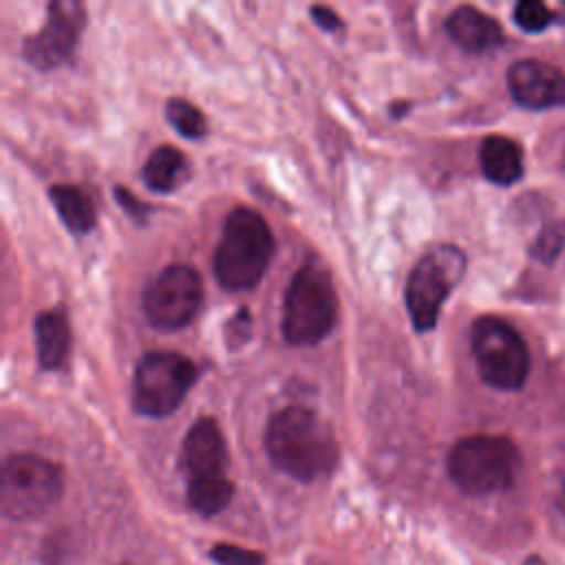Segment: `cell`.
<instances>
[{
  "instance_id": "11",
  "label": "cell",
  "mask_w": 565,
  "mask_h": 565,
  "mask_svg": "<svg viewBox=\"0 0 565 565\" xmlns=\"http://www.w3.org/2000/svg\"><path fill=\"white\" fill-rule=\"evenodd\" d=\"M508 88L525 108L565 106V73L541 60H521L508 68Z\"/></svg>"
},
{
  "instance_id": "2",
  "label": "cell",
  "mask_w": 565,
  "mask_h": 565,
  "mask_svg": "<svg viewBox=\"0 0 565 565\" xmlns=\"http://www.w3.org/2000/svg\"><path fill=\"white\" fill-rule=\"evenodd\" d=\"M271 256L274 236L265 218L249 207L230 212L212 258L221 287L230 291L256 287L265 276Z\"/></svg>"
},
{
  "instance_id": "14",
  "label": "cell",
  "mask_w": 565,
  "mask_h": 565,
  "mask_svg": "<svg viewBox=\"0 0 565 565\" xmlns=\"http://www.w3.org/2000/svg\"><path fill=\"white\" fill-rule=\"evenodd\" d=\"M35 347H38V362L44 371H55L64 364L71 347V329L64 311L49 309L42 311L35 322Z\"/></svg>"
},
{
  "instance_id": "3",
  "label": "cell",
  "mask_w": 565,
  "mask_h": 565,
  "mask_svg": "<svg viewBox=\"0 0 565 565\" xmlns=\"http://www.w3.org/2000/svg\"><path fill=\"white\" fill-rule=\"evenodd\" d=\"M338 316V298L329 271L316 263H305L291 278L282 307V335L289 344L311 347L324 340Z\"/></svg>"
},
{
  "instance_id": "10",
  "label": "cell",
  "mask_w": 565,
  "mask_h": 565,
  "mask_svg": "<svg viewBox=\"0 0 565 565\" xmlns=\"http://www.w3.org/2000/svg\"><path fill=\"white\" fill-rule=\"evenodd\" d=\"M84 24L86 13L79 2H51L44 26L24 40V57L40 71L60 66L73 53Z\"/></svg>"
},
{
  "instance_id": "5",
  "label": "cell",
  "mask_w": 565,
  "mask_h": 565,
  "mask_svg": "<svg viewBox=\"0 0 565 565\" xmlns=\"http://www.w3.org/2000/svg\"><path fill=\"white\" fill-rule=\"evenodd\" d=\"M470 344L483 382L499 391H516L525 384L530 353L512 324L494 316H483L472 324Z\"/></svg>"
},
{
  "instance_id": "17",
  "label": "cell",
  "mask_w": 565,
  "mask_h": 565,
  "mask_svg": "<svg viewBox=\"0 0 565 565\" xmlns=\"http://www.w3.org/2000/svg\"><path fill=\"white\" fill-rule=\"evenodd\" d=\"M188 174V163L181 150L174 146H159L148 157L141 177L154 192H172Z\"/></svg>"
},
{
  "instance_id": "25",
  "label": "cell",
  "mask_w": 565,
  "mask_h": 565,
  "mask_svg": "<svg viewBox=\"0 0 565 565\" xmlns=\"http://www.w3.org/2000/svg\"><path fill=\"white\" fill-rule=\"evenodd\" d=\"M563 512H565V501H563Z\"/></svg>"
},
{
  "instance_id": "8",
  "label": "cell",
  "mask_w": 565,
  "mask_h": 565,
  "mask_svg": "<svg viewBox=\"0 0 565 565\" xmlns=\"http://www.w3.org/2000/svg\"><path fill=\"white\" fill-rule=\"evenodd\" d=\"M196 380V366L181 353L150 351L135 371V408L148 417L170 415Z\"/></svg>"
},
{
  "instance_id": "16",
  "label": "cell",
  "mask_w": 565,
  "mask_h": 565,
  "mask_svg": "<svg viewBox=\"0 0 565 565\" xmlns=\"http://www.w3.org/2000/svg\"><path fill=\"white\" fill-rule=\"evenodd\" d=\"M49 196L68 232L86 234L95 227V207L77 185L57 183L49 190Z\"/></svg>"
},
{
  "instance_id": "21",
  "label": "cell",
  "mask_w": 565,
  "mask_h": 565,
  "mask_svg": "<svg viewBox=\"0 0 565 565\" xmlns=\"http://www.w3.org/2000/svg\"><path fill=\"white\" fill-rule=\"evenodd\" d=\"M563 243H565V225H556V223L547 225L539 234V238H536V243L532 247V254L539 260H543V263H552L558 256Z\"/></svg>"
},
{
  "instance_id": "18",
  "label": "cell",
  "mask_w": 565,
  "mask_h": 565,
  "mask_svg": "<svg viewBox=\"0 0 565 565\" xmlns=\"http://www.w3.org/2000/svg\"><path fill=\"white\" fill-rule=\"evenodd\" d=\"M232 494L234 486L230 479H225V475L188 481V501L203 516H212L225 510L232 501Z\"/></svg>"
},
{
  "instance_id": "22",
  "label": "cell",
  "mask_w": 565,
  "mask_h": 565,
  "mask_svg": "<svg viewBox=\"0 0 565 565\" xmlns=\"http://www.w3.org/2000/svg\"><path fill=\"white\" fill-rule=\"evenodd\" d=\"M210 556L221 565H263L265 563L263 554L238 547V545H230V543L214 545L210 550Z\"/></svg>"
},
{
  "instance_id": "15",
  "label": "cell",
  "mask_w": 565,
  "mask_h": 565,
  "mask_svg": "<svg viewBox=\"0 0 565 565\" xmlns=\"http://www.w3.org/2000/svg\"><path fill=\"white\" fill-rule=\"evenodd\" d=\"M479 163L483 174L499 185H510L523 174V152L516 141L492 135L479 148Z\"/></svg>"
},
{
  "instance_id": "7",
  "label": "cell",
  "mask_w": 565,
  "mask_h": 565,
  "mask_svg": "<svg viewBox=\"0 0 565 565\" xmlns=\"http://www.w3.org/2000/svg\"><path fill=\"white\" fill-rule=\"evenodd\" d=\"M466 256L455 245H437L424 254L406 280V309L417 331H428L437 324L439 309L452 287L461 280Z\"/></svg>"
},
{
  "instance_id": "12",
  "label": "cell",
  "mask_w": 565,
  "mask_h": 565,
  "mask_svg": "<svg viewBox=\"0 0 565 565\" xmlns=\"http://www.w3.org/2000/svg\"><path fill=\"white\" fill-rule=\"evenodd\" d=\"M227 463V448L218 424L212 417H201L185 435L183 468L188 479L218 477Z\"/></svg>"
},
{
  "instance_id": "1",
  "label": "cell",
  "mask_w": 565,
  "mask_h": 565,
  "mask_svg": "<svg viewBox=\"0 0 565 565\" xmlns=\"http://www.w3.org/2000/svg\"><path fill=\"white\" fill-rule=\"evenodd\" d=\"M265 448L274 466L298 481L322 477L338 455L329 426L305 406H287L269 419Z\"/></svg>"
},
{
  "instance_id": "19",
  "label": "cell",
  "mask_w": 565,
  "mask_h": 565,
  "mask_svg": "<svg viewBox=\"0 0 565 565\" xmlns=\"http://www.w3.org/2000/svg\"><path fill=\"white\" fill-rule=\"evenodd\" d=\"M166 115H168V121L172 124V128L179 135H183L185 139H201L207 132L205 115L188 99L172 97L166 106Z\"/></svg>"
},
{
  "instance_id": "4",
  "label": "cell",
  "mask_w": 565,
  "mask_h": 565,
  "mask_svg": "<svg viewBox=\"0 0 565 565\" xmlns=\"http://www.w3.org/2000/svg\"><path fill=\"white\" fill-rule=\"evenodd\" d=\"M519 470V450L505 437L472 435L459 439L448 455L452 481L468 494L505 490Z\"/></svg>"
},
{
  "instance_id": "6",
  "label": "cell",
  "mask_w": 565,
  "mask_h": 565,
  "mask_svg": "<svg viewBox=\"0 0 565 565\" xmlns=\"http://www.w3.org/2000/svg\"><path fill=\"white\" fill-rule=\"evenodd\" d=\"M62 492L60 468L38 455H11L2 466L0 503L9 519L24 521L44 514Z\"/></svg>"
},
{
  "instance_id": "13",
  "label": "cell",
  "mask_w": 565,
  "mask_h": 565,
  "mask_svg": "<svg viewBox=\"0 0 565 565\" xmlns=\"http://www.w3.org/2000/svg\"><path fill=\"white\" fill-rule=\"evenodd\" d=\"M446 31L468 53H486L503 42L499 22L475 7L455 9L446 20Z\"/></svg>"
},
{
  "instance_id": "20",
  "label": "cell",
  "mask_w": 565,
  "mask_h": 565,
  "mask_svg": "<svg viewBox=\"0 0 565 565\" xmlns=\"http://www.w3.org/2000/svg\"><path fill=\"white\" fill-rule=\"evenodd\" d=\"M552 20L554 18H552L550 9L539 0H523L514 7V22L527 33H539V31L547 29Z\"/></svg>"
},
{
  "instance_id": "9",
  "label": "cell",
  "mask_w": 565,
  "mask_h": 565,
  "mask_svg": "<svg viewBox=\"0 0 565 565\" xmlns=\"http://www.w3.org/2000/svg\"><path fill=\"white\" fill-rule=\"evenodd\" d=\"M201 298V276L188 265H170L146 287L141 305L152 327L174 331L194 318Z\"/></svg>"
},
{
  "instance_id": "24",
  "label": "cell",
  "mask_w": 565,
  "mask_h": 565,
  "mask_svg": "<svg viewBox=\"0 0 565 565\" xmlns=\"http://www.w3.org/2000/svg\"><path fill=\"white\" fill-rule=\"evenodd\" d=\"M115 196H117V201L121 203V207H124V212H128V214H132V216H137V218H141L146 212V205L141 203V201H137L128 190H124V188H115Z\"/></svg>"
},
{
  "instance_id": "23",
  "label": "cell",
  "mask_w": 565,
  "mask_h": 565,
  "mask_svg": "<svg viewBox=\"0 0 565 565\" xmlns=\"http://www.w3.org/2000/svg\"><path fill=\"white\" fill-rule=\"evenodd\" d=\"M311 15H313V22L318 24V26H322L324 31H335V29H340L342 26V22H340V15L335 13V11H331L329 7H311Z\"/></svg>"
}]
</instances>
